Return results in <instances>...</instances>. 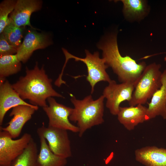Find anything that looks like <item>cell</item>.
Masks as SVG:
<instances>
[{"label":"cell","mask_w":166,"mask_h":166,"mask_svg":"<svg viewBox=\"0 0 166 166\" xmlns=\"http://www.w3.org/2000/svg\"><path fill=\"white\" fill-rule=\"evenodd\" d=\"M117 31L108 33L98 44L102 51V58L121 83H136L146 67L144 61L137 63L130 56H123L118 48Z\"/></svg>","instance_id":"cell-1"},{"label":"cell","mask_w":166,"mask_h":166,"mask_svg":"<svg viewBox=\"0 0 166 166\" xmlns=\"http://www.w3.org/2000/svg\"><path fill=\"white\" fill-rule=\"evenodd\" d=\"M44 66L40 69L36 62L33 69L26 67V75L12 85L23 100H28L31 104L42 108L48 106L46 100L49 97L64 98L53 88L52 80L46 73Z\"/></svg>","instance_id":"cell-2"},{"label":"cell","mask_w":166,"mask_h":166,"mask_svg":"<svg viewBox=\"0 0 166 166\" xmlns=\"http://www.w3.org/2000/svg\"><path fill=\"white\" fill-rule=\"evenodd\" d=\"M71 95L70 101L74 108L69 120L77 123L79 129L78 135L81 137L87 129L104 122L105 98L102 95L95 100L89 95L83 99L79 100Z\"/></svg>","instance_id":"cell-3"},{"label":"cell","mask_w":166,"mask_h":166,"mask_svg":"<svg viewBox=\"0 0 166 166\" xmlns=\"http://www.w3.org/2000/svg\"><path fill=\"white\" fill-rule=\"evenodd\" d=\"M161 65L155 62L147 65L136 82L130 106L144 105L161 85Z\"/></svg>","instance_id":"cell-4"},{"label":"cell","mask_w":166,"mask_h":166,"mask_svg":"<svg viewBox=\"0 0 166 166\" xmlns=\"http://www.w3.org/2000/svg\"><path fill=\"white\" fill-rule=\"evenodd\" d=\"M62 49L65 57V65L69 59L72 58L76 61H82L86 65L88 73L86 79L91 86V94L93 93L96 84L99 82L104 81L109 83L111 81L106 71L109 67L106 64L105 59L100 58L98 52L92 54L85 50V57L82 58L72 55L64 48Z\"/></svg>","instance_id":"cell-5"},{"label":"cell","mask_w":166,"mask_h":166,"mask_svg":"<svg viewBox=\"0 0 166 166\" xmlns=\"http://www.w3.org/2000/svg\"><path fill=\"white\" fill-rule=\"evenodd\" d=\"M32 138L31 134L26 133L20 138L13 140L7 132L0 130V166H10L23 153Z\"/></svg>","instance_id":"cell-6"},{"label":"cell","mask_w":166,"mask_h":166,"mask_svg":"<svg viewBox=\"0 0 166 166\" xmlns=\"http://www.w3.org/2000/svg\"><path fill=\"white\" fill-rule=\"evenodd\" d=\"M37 133L47 140L51 150L55 155L66 159L72 156L70 141L67 130L44 126L38 128Z\"/></svg>","instance_id":"cell-7"},{"label":"cell","mask_w":166,"mask_h":166,"mask_svg":"<svg viewBox=\"0 0 166 166\" xmlns=\"http://www.w3.org/2000/svg\"><path fill=\"white\" fill-rule=\"evenodd\" d=\"M135 85V83L130 82L117 84L111 80L105 88L103 95L106 99V106L112 114L117 115L121 103L131 100Z\"/></svg>","instance_id":"cell-8"},{"label":"cell","mask_w":166,"mask_h":166,"mask_svg":"<svg viewBox=\"0 0 166 166\" xmlns=\"http://www.w3.org/2000/svg\"><path fill=\"white\" fill-rule=\"evenodd\" d=\"M47 100L49 105L42 108L49 119L48 126L78 133V127L72 124L69 120L73 108L57 102L52 97Z\"/></svg>","instance_id":"cell-9"},{"label":"cell","mask_w":166,"mask_h":166,"mask_svg":"<svg viewBox=\"0 0 166 166\" xmlns=\"http://www.w3.org/2000/svg\"><path fill=\"white\" fill-rule=\"evenodd\" d=\"M52 43L50 36L48 34L30 30L25 36L18 49L16 54L18 59L21 62L25 63L34 51L46 48Z\"/></svg>","instance_id":"cell-10"},{"label":"cell","mask_w":166,"mask_h":166,"mask_svg":"<svg viewBox=\"0 0 166 166\" xmlns=\"http://www.w3.org/2000/svg\"><path fill=\"white\" fill-rule=\"evenodd\" d=\"M42 3L41 0H17L14 9L9 17L8 22L19 27L28 26L34 30H38L31 26L30 18L32 13L41 9Z\"/></svg>","instance_id":"cell-11"},{"label":"cell","mask_w":166,"mask_h":166,"mask_svg":"<svg viewBox=\"0 0 166 166\" xmlns=\"http://www.w3.org/2000/svg\"><path fill=\"white\" fill-rule=\"evenodd\" d=\"M38 109V106L35 105H20L13 108L9 114L13 118L7 126L1 127L0 130L7 132L13 139L18 137L25 124Z\"/></svg>","instance_id":"cell-12"},{"label":"cell","mask_w":166,"mask_h":166,"mask_svg":"<svg viewBox=\"0 0 166 166\" xmlns=\"http://www.w3.org/2000/svg\"><path fill=\"white\" fill-rule=\"evenodd\" d=\"M20 105L32 106L23 100L6 80H0V125H2L5 116L11 108Z\"/></svg>","instance_id":"cell-13"},{"label":"cell","mask_w":166,"mask_h":166,"mask_svg":"<svg viewBox=\"0 0 166 166\" xmlns=\"http://www.w3.org/2000/svg\"><path fill=\"white\" fill-rule=\"evenodd\" d=\"M147 107L141 104L129 107L120 106L117 115V119L127 129L132 130L139 124L147 121Z\"/></svg>","instance_id":"cell-14"},{"label":"cell","mask_w":166,"mask_h":166,"mask_svg":"<svg viewBox=\"0 0 166 166\" xmlns=\"http://www.w3.org/2000/svg\"><path fill=\"white\" fill-rule=\"evenodd\" d=\"M151 99L147 107V121L159 116L166 119V69L162 73L160 87Z\"/></svg>","instance_id":"cell-15"},{"label":"cell","mask_w":166,"mask_h":166,"mask_svg":"<svg viewBox=\"0 0 166 166\" xmlns=\"http://www.w3.org/2000/svg\"><path fill=\"white\" fill-rule=\"evenodd\" d=\"M123 4L122 13L129 22H139L149 14L150 7L146 0H121Z\"/></svg>","instance_id":"cell-16"},{"label":"cell","mask_w":166,"mask_h":166,"mask_svg":"<svg viewBox=\"0 0 166 166\" xmlns=\"http://www.w3.org/2000/svg\"><path fill=\"white\" fill-rule=\"evenodd\" d=\"M136 160L146 166H166V148L147 146L135 150Z\"/></svg>","instance_id":"cell-17"},{"label":"cell","mask_w":166,"mask_h":166,"mask_svg":"<svg viewBox=\"0 0 166 166\" xmlns=\"http://www.w3.org/2000/svg\"><path fill=\"white\" fill-rule=\"evenodd\" d=\"M40 143V151L37 160V166H65L66 159L61 157L54 154L50 149L46 140L39 136Z\"/></svg>","instance_id":"cell-18"},{"label":"cell","mask_w":166,"mask_h":166,"mask_svg":"<svg viewBox=\"0 0 166 166\" xmlns=\"http://www.w3.org/2000/svg\"><path fill=\"white\" fill-rule=\"evenodd\" d=\"M21 62L17 54L1 56L0 58V80L15 74L21 71Z\"/></svg>","instance_id":"cell-19"},{"label":"cell","mask_w":166,"mask_h":166,"mask_svg":"<svg viewBox=\"0 0 166 166\" xmlns=\"http://www.w3.org/2000/svg\"><path fill=\"white\" fill-rule=\"evenodd\" d=\"M38 154L37 144L32 138L23 153L12 162L10 166H37Z\"/></svg>","instance_id":"cell-20"},{"label":"cell","mask_w":166,"mask_h":166,"mask_svg":"<svg viewBox=\"0 0 166 166\" xmlns=\"http://www.w3.org/2000/svg\"><path fill=\"white\" fill-rule=\"evenodd\" d=\"M23 29L9 22L2 33L7 42L17 49L20 46L23 38Z\"/></svg>","instance_id":"cell-21"},{"label":"cell","mask_w":166,"mask_h":166,"mask_svg":"<svg viewBox=\"0 0 166 166\" xmlns=\"http://www.w3.org/2000/svg\"><path fill=\"white\" fill-rule=\"evenodd\" d=\"M17 0H4L0 3V34L9 22V15L13 11Z\"/></svg>","instance_id":"cell-22"},{"label":"cell","mask_w":166,"mask_h":166,"mask_svg":"<svg viewBox=\"0 0 166 166\" xmlns=\"http://www.w3.org/2000/svg\"><path fill=\"white\" fill-rule=\"evenodd\" d=\"M18 49L10 45L2 33L0 35V55L2 56L16 54Z\"/></svg>","instance_id":"cell-23"},{"label":"cell","mask_w":166,"mask_h":166,"mask_svg":"<svg viewBox=\"0 0 166 166\" xmlns=\"http://www.w3.org/2000/svg\"><path fill=\"white\" fill-rule=\"evenodd\" d=\"M164 61H166V56L164 57Z\"/></svg>","instance_id":"cell-24"}]
</instances>
